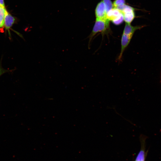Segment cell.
Here are the masks:
<instances>
[{
	"label": "cell",
	"mask_w": 161,
	"mask_h": 161,
	"mask_svg": "<svg viewBox=\"0 0 161 161\" xmlns=\"http://www.w3.org/2000/svg\"><path fill=\"white\" fill-rule=\"evenodd\" d=\"M109 21L108 19H96L92 31L88 37L89 38V48L92 40L97 33L100 32L103 37L104 35H108L111 32Z\"/></svg>",
	"instance_id": "cell-1"
},
{
	"label": "cell",
	"mask_w": 161,
	"mask_h": 161,
	"mask_svg": "<svg viewBox=\"0 0 161 161\" xmlns=\"http://www.w3.org/2000/svg\"><path fill=\"white\" fill-rule=\"evenodd\" d=\"M107 18L109 21L116 25L121 24L124 21L123 15L121 12L114 7L107 13Z\"/></svg>",
	"instance_id": "cell-2"
},
{
	"label": "cell",
	"mask_w": 161,
	"mask_h": 161,
	"mask_svg": "<svg viewBox=\"0 0 161 161\" xmlns=\"http://www.w3.org/2000/svg\"><path fill=\"white\" fill-rule=\"evenodd\" d=\"M117 9L122 13L126 23L131 24L135 17L134 8L125 4Z\"/></svg>",
	"instance_id": "cell-3"
},
{
	"label": "cell",
	"mask_w": 161,
	"mask_h": 161,
	"mask_svg": "<svg viewBox=\"0 0 161 161\" xmlns=\"http://www.w3.org/2000/svg\"><path fill=\"white\" fill-rule=\"evenodd\" d=\"M96 19L107 20V13L104 4L102 0L97 4L95 10Z\"/></svg>",
	"instance_id": "cell-4"
},
{
	"label": "cell",
	"mask_w": 161,
	"mask_h": 161,
	"mask_svg": "<svg viewBox=\"0 0 161 161\" xmlns=\"http://www.w3.org/2000/svg\"><path fill=\"white\" fill-rule=\"evenodd\" d=\"M133 36L122 34L121 40V50L118 58V60L119 61L121 60L123 52L129 44Z\"/></svg>",
	"instance_id": "cell-5"
},
{
	"label": "cell",
	"mask_w": 161,
	"mask_h": 161,
	"mask_svg": "<svg viewBox=\"0 0 161 161\" xmlns=\"http://www.w3.org/2000/svg\"><path fill=\"white\" fill-rule=\"evenodd\" d=\"M144 26H133L130 24L126 23L123 33L133 35L137 30L143 28Z\"/></svg>",
	"instance_id": "cell-6"
},
{
	"label": "cell",
	"mask_w": 161,
	"mask_h": 161,
	"mask_svg": "<svg viewBox=\"0 0 161 161\" xmlns=\"http://www.w3.org/2000/svg\"><path fill=\"white\" fill-rule=\"evenodd\" d=\"M15 20V18L7 11L5 17L4 26L6 30L8 31L9 35V29L14 23Z\"/></svg>",
	"instance_id": "cell-7"
},
{
	"label": "cell",
	"mask_w": 161,
	"mask_h": 161,
	"mask_svg": "<svg viewBox=\"0 0 161 161\" xmlns=\"http://www.w3.org/2000/svg\"><path fill=\"white\" fill-rule=\"evenodd\" d=\"M7 12L5 7L0 6V27H2L4 26V19Z\"/></svg>",
	"instance_id": "cell-8"
},
{
	"label": "cell",
	"mask_w": 161,
	"mask_h": 161,
	"mask_svg": "<svg viewBox=\"0 0 161 161\" xmlns=\"http://www.w3.org/2000/svg\"><path fill=\"white\" fill-rule=\"evenodd\" d=\"M107 13L114 8L113 3L111 0H102Z\"/></svg>",
	"instance_id": "cell-9"
},
{
	"label": "cell",
	"mask_w": 161,
	"mask_h": 161,
	"mask_svg": "<svg viewBox=\"0 0 161 161\" xmlns=\"http://www.w3.org/2000/svg\"><path fill=\"white\" fill-rule=\"evenodd\" d=\"M113 4L114 7L118 8L126 4V0H115Z\"/></svg>",
	"instance_id": "cell-10"
},
{
	"label": "cell",
	"mask_w": 161,
	"mask_h": 161,
	"mask_svg": "<svg viewBox=\"0 0 161 161\" xmlns=\"http://www.w3.org/2000/svg\"><path fill=\"white\" fill-rule=\"evenodd\" d=\"M12 70H7L4 69L2 66L1 61L0 62V76L3 74L11 71Z\"/></svg>",
	"instance_id": "cell-11"
},
{
	"label": "cell",
	"mask_w": 161,
	"mask_h": 161,
	"mask_svg": "<svg viewBox=\"0 0 161 161\" xmlns=\"http://www.w3.org/2000/svg\"><path fill=\"white\" fill-rule=\"evenodd\" d=\"M0 6L3 7H5L4 0H0Z\"/></svg>",
	"instance_id": "cell-12"
}]
</instances>
